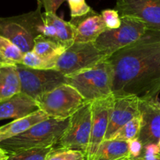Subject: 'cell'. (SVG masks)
Segmentation results:
<instances>
[{"instance_id":"1","label":"cell","mask_w":160,"mask_h":160,"mask_svg":"<svg viewBox=\"0 0 160 160\" xmlns=\"http://www.w3.org/2000/svg\"><path fill=\"white\" fill-rule=\"evenodd\" d=\"M114 97L158 98L160 92V33L148 31L138 42L108 58Z\"/></svg>"},{"instance_id":"2","label":"cell","mask_w":160,"mask_h":160,"mask_svg":"<svg viewBox=\"0 0 160 160\" xmlns=\"http://www.w3.org/2000/svg\"><path fill=\"white\" fill-rule=\"evenodd\" d=\"M69 118H49L35 125L23 134L0 142V148L9 156L26 151L53 147L64 134Z\"/></svg>"},{"instance_id":"3","label":"cell","mask_w":160,"mask_h":160,"mask_svg":"<svg viewBox=\"0 0 160 160\" xmlns=\"http://www.w3.org/2000/svg\"><path fill=\"white\" fill-rule=\"evenodd\" d=\"M65 83L73 87L86 102L112 96L111 68L108 59L94 67L65 77Z\"/></svg>"},{"instance_id":"4","label":"cell","mask_w":160,"mask_h":160,"mask_svg":"<svg viewBox=\"0 0 160 160\" xmlns=\"http://www.w3.org/2000/svg\"><path fill=\"white\" fill-rule=\"evenodd\" d=\"M42 9L10 17H0V36L17 45L23 53L31 51L34 41L42 34Z\"/></svg>"},{"instance_id":"5","label":"cell","mask_w":160,"mask_h":160,"mask_svg":"<svg viewBox=\"0 0 160 160\" xmlns=\"http://www.w3.org/2000/svg\"><path fill=\"white\" fill-rule=\"evenodd\" d=\"M120 27L115 30H107L93 42L97 50L109 57L119 49L141 40L148 31L140 20L129 17H121Z\"/></svg>"},{"instance_id":"6","label":"cell","mask_w":160,"mask_h":160,"mask_svg":"<svg viewBox=\"0 0 160 160\" xmlns=\"http://www.w3.org/2000/svg\"><path fill=\"white\" fill-rule=\"evenodd\" d=\"M39 109L49 117L68 119L86 103L80 94L67 84H62L36 100Z\"/></svg>"},{"instance_id":"7","label":"cell","mask_w":160,"mask_h":160,"mask_svg":"<svg viewBox=\"0 0 160 160\" xmlns=\"http://www.w3.org/2000/svg\"><path fill=\"white\" fill-rule=\"evenodd\" d=\"M106 59L108 57L97 50L93 42H75L60 56L55 70L66 77L91 68Z\"/></svg>"},{"instance_id":"8","label":"cell","mask_w":160,"mask_h":160,"mask_svg":"<svg viewBox=\"0 0 160 160\" xmlns=\"http://www.w3.org/2000/svg\"><path fill=\"white\" fill-rule=\"evenodd\" d=\"M20 81L21 93L34 100L65 83V76L55 70H35L16 64Z\"/></svg>"},{"instance_id":"9","label":"cell","mask_w":160,"mask_h":160,"mask_svg":"<svg viewBox=\"0 0 160 160\" xmlns=\"http://www.w3.org/2000/svg\"><path fill=\"white\" fill-rule=\"evenodd\" d=\"M91 103H85L69 118L67 128L58 142L60 147L78 150L86 155L92 126Z\"/></svg>"},{"instance_id":"10","label":"cell","mask_w":160,"mask_h":160,"mask_svg":"<svg viewBox=\"0 0 160 160\" xmlns=\"http://www.w3.org/2000/svg\"><path fill=\"white\" fill-rule=\"evenodd\" d=\"M115 9L120 17L136 19L148 31L160 33V0H116Z\"/></svg>"},{"instance_id":"11","label":"cell","mask_w":160,"mask_h":160,"mask_svg":"<svg viewBox=\"0 0 160 160\" xmlns=\"http://www.w3.org/2000/svg\"><path fill=\"white\" fill-rule=\"evenodd\" d=\"M114 96L97 100L92 106V126L89 145L86 153V160H93L99 147L104 142L109 122V115L112 107Z\"/></svg>"},{"instance_id":"12","label":"cell","mask_w":160,"mask_h":160,"mask_svg":"<svg viewBox=\"0 0 160 160\" xmlns=\"http://www.w3.org/2000/svg\"><path fill=\"white\" fill-rule=\"evenodd\" d=\"M141 129L138 139L143 145L158 144L160 139V109L158 98L140 99Z\"/></svg>"},{"instance_id":"13","label":"cell","mask_w":160,"mask_h":160,"mask_svg":"<svg viewBox=\"0 0 160 160\" xmlns=\"http://www.w3.org/2000/svg\"><path fill=\"white\" fill-rule=\"evenodd\" d=\"M139 102L140 98L134 95L114 97L104 140H108L119 128L135 117H139Z\"/></svg>"},{"instance_id":"14","label":"cell","mask_w":160,"mask_h":160,"mask_svg":"<svg viewBox=\"0 0 160 160\" xmlns=\"http://www.w3.org/2000/svg\"><path fill=\"white\" fill-rule=\"evenodd\" d=\"M41 35L67 48L75 43V30L70 21H65L56 13L42 12Z\"/></svg>"},{"instance_id":"15","label":"cell","mask_w":160,"mask_h":160,"mask_svg":"<svg viewBox=\"0 0 160 160\" xmlns=\"http://www.w3.org/2000/svg\"><path fill=\"white\" fill-rule=\"evenodd\" d=\"M70 23L75 30L76 43H93L102 33L108 30L101 15L93 9L86 15L72 18Z\"/></svg>"},{"instance_id":"16","label":"cell","mask_w":160,"mask_h":160,"mask_svg":"<svg viewBox=\"0 0 160 160\" xmlns=\"http://www.w3.org/2000/svg\"><path fill=\"white\" fill-rule=\"evenodd\" d=\"M39 110L35 100L24 93H19L0 101V121L8 119L23 118Z\"/></svg>"},{"instance_id":"17","label":"cell","mask_w":160,"mask_h":160,"mask_svg":"<svg viewBox=\"0 0 160 160\" xmlns=\"http://www.w3.org/2000/svg\"><path fill=\"white\" fill-rule=\"evenodd\" d=\"M50 117L42 110H38L23 118L17 119L10 123L0 127V142L23 134L35 125Z\"/></svg>"},{"instance_id":"18","label":"cell","mask_w":160,"mask_h":160,"mask_svg":"<svg viewBox=\"0 0 160 160\" xmlns=\"http://www.w3.org/2000/svg\"><path fill=\"white\" fill-rule=\"evenodd\" d=\"M20 81L16 64L0 62V101L20 93Z\"/></svg>"},{"instance_id":"19","label":"cell","mask_w":160,"mask_h":160,"mask_svg":"<svg viewBox=\"0 0 160 160\" xmlns=\"http://www.w3.org/2000/svg\"><path fill=\"white\" fill-rule=\"evenodd\" d=\"M129 156L127 142L104 140L93 160H123Z\"/></svg>"},{"instance_id":"20","label":"cell","mask_w":160,"mask_h":160,"mask_svg":"<svg viewBox=\"0 0 160 160\" xmlns=\"http://www.w3.org/2000/svg\"><path fill=\"white\" fill-rule=\"evenodd\" d=\"M66 49L67 48L51 39L39 35L35 38L32 51L47 62L53 63L56 67L57 59Z\"/></svg>"},{"instance_id":"21","label":"cell","mask_w":160,"mask_h":160,"mask_svg":"<svg viewBox=\"0 0 160 160\" xmlns=\"http://www.w3.org/2000/svg\"><path fill=\"white\" fill-rule=\"evenodd\" d=\"M24 53L13 43L0 36V59L3 62L11 64L21 63Z\"/></svg>"},{"instance_id":"22","label":"cell","mask_w":160,"mask_h":160,"mask_svg":"<svg viewBox=\"0 0 160 160\" xmlns=\"http://www.w3.org/2000/svg\"><path fill=\"white\" fill-rule=\"evenodd\" d=\"M141 129V117H136L119 128L110 137L108 140H117L129 142L134 138H138Z\"/></svg>"},{"instance_id":"23","label":"cell","mask_w":160,"mask_h":160,"mask_svg":"<svg viewBox=\"0 0 160 160\" xmlns=\"http://www.w3.org/2000/svg\"><path fill=\"white\" fill-rule=\"evenodd\" d=\"M20 64L35 70H55V65L41 58L32 50L24 53L21 63Z\"/></svg>"},{"instance_id":"24","label":"cell","mask_w":160,"mask_h":160,"mask_svg":"<svg viewBox=\"0 0 160 160\" xmlns=\"http://www.w3.org/2000/svg\"><path fill=\"white\" fill-rule=\"evenodd\" d=\"M45 160H86V155L78 150L53 147Z\"/></svg>"},{"instance_id":"25","label":"cell","mask_w":160,"mask_h":160,"mask_svg":"<svg viewBox=\"0 0 160 160\" xmlns=\"http://www.w3.org/2000/svg\"><path fill=\"white\" fill-rule=\"evenodd\" d=\"M53 147L26 150L10 155L7 160H45Z\"/></svg>"},{"instance_id":"26","label":"cell","mask_w":160,"mask_h":160,"mask_svg":"<svg viewBox=\"0 0 160 160\" xmlns=\"http://www.w3.org/2000/svg\"><path fill=\"white\" fill-rule=\"evenodd\" d=\"M100 15L108 30H115L120 27L122 20L119 12L116 9H104L101 11Z\"/></svg>"},{"instance_id":"27","label":"cell","mask_w":160,"mask_h":160,"mask_svg":"<svg viewBox=\"0 0 160 160\" xmlns=\"http://www.w3.org/2000/svg\"><path fill=\"white\" fill-rule=\"evenodd\" d=\"M67 2L72 18L83 17L89 13L92 9L86 0H65Z\"/></svg>"},{"instance_id":"28","label":"cell","mask_w":160,"mask_h":160,"mask_svg":"<svg viewBox=\"0 0 160 160\" xmlns=\"http://www.w3.org/2000/svg\"><path fill=\"white\" fill-rule=\"evenodd\" d=\"M37 6L44 9L45 12L56 13L60 6L65 0H35Z\"/></svg>"},{"instance_id":"29","label":"cell","mask_w":160,"mask_h":160,"mask_svg":"<svg viewBox=\"0 0 160 160\" xmlns=\"http://www.w3.org/2000/svg\"><path fill=\"white\" fill-rule=\"evenodd\" d=\"M128 143L129 156L130 159H135L139 158L143 152L144 145L138 138H134L127 142Z\"/></svg>"},{"instance_id":"30","label":"cell","mask_w":160,"mask_h":160,"mask_svg":"<svg viewBox=\"0 0 160 160\" xmlns=\"http://www.w3.org/2000/svg\"><path fill=\"white\" fill-rule=\"evenodd\" d=\"M158 154H160V148L158 147V144H149V145H144L141 156L149 157V156H153Z\"/></svg>"},{"instance_id":"31","label":"cell","mask_w":160,"mask_h":160,"mask_svg":"<svg viewBox=\"0 0 160 160\" xmlns=\"http://www.w3.org/2000/svg\"><path fill=\"white\" fill-rule=\"evenodd\" d=\"M133 160H160V154L155 155L153 156H149V157H144V156H141V157L137 158Z\"/></svg>"},{"instance_id":"32","label":"cell","mask_w":160,"mask_h":160,"mask_svg":"<svg viewBox=\"0 0 160 160\" xmlns=\"http://www.w3.org/2000/svg\"><path fill=\"white\" fill-rule=\"evenodd\" d=\"M9 156V155H8L4 150H3L0 148V160H7Z\"/></svg>"},{"instance_id":"33","label":"cell","mask_w":160,"mask_h":160,"mask_svg":"<svg viewBox=\"0 0 160 160\" xmlns=\"http://www.w3.org/2000/svg\"><path fill=\"white\" fill-rule=\"evenodd\" d=\"M158 147L160 148V139H159V141H158Z\"/></svg>"},{"instance_id":"34","label":"cell","mask_w":160,"mask_h":160,"mask_svg":"<svg viewBox=\"0 0 160 160\" xmlns=\"http://www.w3.org/2000/svg\"><path fill=\"white\" fill-rule=\"evenodd\" d=\"M123 160H133V159H130V158H128V159H123Z\"/></svg>"},{"instance_id":"35","label":"cell","mask_w":160,"mask_h":160,"mask_svg":"<svg viewBox=\"0 0 160 160\" xmlns=\"http://www.w3.org/2000/svg\"><path fill=\"white\" fill-rule=\"evenodd\" d=\"M158 107H159V109H160V102H158Z\"/></svg>"},{"instance_id":"36","label":"cell","mask_w":160,"mask_h":160,"mask_svg":"<svg viewBox=\"0 0 160 160\" xmlns=\"http://www.w3.org/2000/svg\"><path fill=\"white\" fill-rule=\"evenodd\" d=\"M0 62H2V61H1V59H0Z\"/></svg>"}]
</instances>
